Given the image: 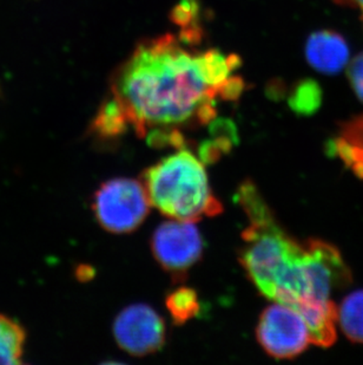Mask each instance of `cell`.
Instances as JSON below:
<instances>
[{"label": "cell", "instance_id": "obj_1", "mask_svg": "<svg viewBox=\"0 0 363 365\" xmlns=\"http://www.w3.org/2000/svg\"><path fill=\"white\" fill-rule=\"evenodd\" d=\"M241 66L235 53L189 51L175 36L147 39L113 77L112 97L140 138L154 129L206 124L215 100Z\"/></svg>", "mask_w": 363, "mask_h": 365}, {"label": "cell", "instance_id": "obj_2", "mask_svg": "<svg viewBox=\"0 0 363 365\" xmlns=\"http://www.w3.org/2000/svg\"><path fill=\"white\" fill-rule=\"evenodd\" d=\"M236 199L251 221L242 235L240 262L264 297L293 307L302 300H329L332 289L346 285L349 269L334 246L290 238L251 181L241 185Z\"/></svg>", "mask_w": 363, "mask_h": 365}, {"label": "cell", "instance_id": "obj_3", "mask_svg": "<svg viewBox=\"0 0 363 365\" xmlns=\"http://www.w3.org/2000/svg\"><path fill=\"white\" fill-rule=\"evenodd\" d=\"M142 180L150 205L172 220L195 222L222 212L204 165L186 149L147 168Z\"/></svg>", "mask_w": 363, "mask_h": 365}, {"label": "cell", "instance_id": "obj_4", "mask_svg": "<svg viewBox=\"0 0 363 365\" xmlns=\"http://www.w3.org/2000/svg\"><path fill=\"white\" fill-rule=\"evenodd\" d=\"M149 207L147 190L136 180H110L93 195V210L98 224L116 235L137 230L145 220Z\"/></svg>", "mask_w": 363, "mask_h": 365}, {"label": "cell", "instance_id": "obj_5", "mask_svg": "<svg viewBox=\"0 0 363 365\" xmlns=\"http://www.w3.org/2000/svg\"><path fill=\"white\" fill-rule=\"evenodd\" d=\"M256 336L264 351L278 359H294L312 343L308 327L301 314L278 302L261 314Z\"/></svg>", "mask_w": 363, "mask_h": 365}, {"label": "cell", "instance_id": "obj_6", "mask_svg": "<svg viewBox=\"0 0 363 365\" xmlns=\"http://www.w3.org/2000/svg\"><path fill=\"white\" fill-rule=\"evenodd\" d=\"M151 247L158 264L182 279L202 255V237L192 221H169L154 231Z\"/></svg>", "mask_w": 363, "mask_h": 365}, {"label": "cell", "instance_id": "obj_7", "mask_svg": "<svg viewBox=\"0 0 363 365\" xmlns=\"http://www.w3.org/2000/svg\"><path fill=\"white\" fill-rule=\"evenodd\" d=\"M113 336L117 344L129 355H151L164 345V322L150 307L136 304L117 316Z\"/></svg>", "mask_w": 363, "mask_h": 365}, {"label": "cell", "instance_id": "obj_8", "mask_svg": "<svg viewBox=\"0 0 363 365\" xmlns=\"http://www.w3.org/2000/svg\"><path fill=\"white\" fill-rule=\"evenodd\" d=\"M305 59L317 73L335 76L350 59V48L342 34L332 29L312 32L305 41Z\"/></svg>", "mask_w": 363, "mask_h": 365}, {"label": "cell", "instance_id": "obj_9", "mask_svg": "<svg viewBox=\"0 0 363 365\" xmlns=\"http://www.w3.org/2000/svg\"><path fill=\"white\" fill-rule=\"evenodd\" d=\"M301 314L310 334L312 344L328 348L336 339L337 309L330 300H303L293 305Z\"/></svg>", "mask_w": 363, "mask_h": 365}, {"label": "cell", "instance_id": "obj_10", "mask_svg": "<svg viewBox=\"0 0 363 365\" xmlns=\"http://www.w3.org/2000/svg\"><path fill=\"white\" fill-rule=\"evenodd\" d=\"M130 122L120 102L111 97L97 111L90 125V133L98 138H116L127 131Z\"/></svg>", "mask_w": 363, "mask_h": 365}, {"label": "cell", "instance_id": "obj_11", "mask_svg": "<svg viewBox=\"0 0 363 365\" xmlns=\"http://www.w3.org/2000/svg\"><path fill=\"white\" fill-rule=\"evenodd\" d=\"M26 331L18 322L0 314V364H23Z\"/></svg>", "mask_w": 363, "mask_h": 365}, {"label": "cell", "instance_id": "obj_12", "mask_svg": "<svg viewBox=\"0 0 363 365\" xmlns=\"http://www.w3.org/2000/svg\"><path fill=\"white\" fill-rule=\"evenodd\" d=\"M343 334L355 343H363V289L350 293L337 309Z\"/></svg>", "mask_w": 363, "mask_h": 365}, {"label": "cell", "instance_id": "obj_13", "mask_svg": "<svg viewBox=\"0 0 363 365\" xmlns=\"http://www.w3.org/2000/svg\"><path fill=\"white\" fill-rule=\"evenodd\" d=\"M199 12V0H181L172 10V21L182 29L181 41L186 44H199L202 39Z\"/></svg>", "mask_w": 363, "mask_h": 365}, {"label": "cell", "instance_id": "obj_14", "mask_svg": "<svg viewBox=\"0 0 363 365\" xmlns=\"http://www.w3.org/2000/svg\"><path fill=\"white\" fill-rule=\"evenodd\" d=\"M323 91L319 83L305 78L295 83L289 95V106L298 115H312L322 104Z\"/></svg>", "mask_w": 363, "mask_h": 365}, {"label": "cell", "instance_id": "obj_15", "mask_svg": "<svg viewBox=\"0 0 363 365\" xmlns=\"http://www.w3.org/2000/svg\"><path fill=\"white\" fill-rule=\"evenodd\" d=\"M165 305L175 324L182 325L195 317L199 311V297L188 287L175 289L167 297Z\"/></svg>", "mask_w": 363, "mask_h": 365}, {"label": "cell", "instance_id": "obj_16", "mask_svg": "<svg viewBox=\"0 0 363 365\" xmlns=\"http://www.w3.org/2000/svg\"><path fill=\"white\" fill-rule=\"evenodd\" d=\"M347 76L354 93L363 103V51L348 63Z\"/></svg>", "mask_w": 363, "mask_h": 365}, {"label": "cell", "instance_id": "obj_17", "mask_svg": "<svg viewBox=\"0 0 363 365\" xmlns=\"http://www.w3.org/2000/svg\"><path fill=\"white\" fill-rule=\"evenodd\" d=\"M340 6L350 7L360 12V21L363 28V0H332Z\"/></svg>", "mask_w": 363, "mask_h": 365}]
</instances>
